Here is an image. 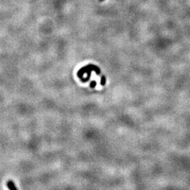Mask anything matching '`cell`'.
Masks as SVG:
<instances>
[{"label": "cell", "instance_id": "obj_2", "mask_svg": "<svg viewBox=\"0 0 190 190\" xmlns=\"http://www.w3.org/2000/svg\"><path fill=\"white\" fill-rule=\"evenodd\" d=\"M6 184L9 190H18L17 187H16L15 184H14V182L12 181V180H9V181L7 182Z\"/></svg>", "mask_w": 190, "mask_h": 190}, {"label": "cell", "instance_id": "obj_1", "mask_svg": "<svg viewBox=\"0 0 190 190\" xmlns=\"http://www.w3.org/2000/svg\"><path fill=\"white\" fill-rule=\"evenodd\" d=\"M92 71L96 72V73H97V75L100 74L101 73L100 69L97 66H95V65H93V64H90L80 68V71H79L78 73V76L81 79L83 77L84 74H85V73L87 74V78L85 80V82H84V83H87V82L88 81V80H90L91 73H92Z\"/></svg>", "mask_w": 190, "mask_h": 190}, {"label": "cell", "instance_id": "obj_4", "mask_svg": "<svg viewBox=\"0 0 190 190\" xmlns=\"http://www.w3.org/2000/svg\"><path fill=\"white\" fill-rule=\"evenodd\" d=\"M96 85H97V82H96L95 80H93V81L91 82V83H90V87L91 88H95Z\"/></svg>", "mask_w": 190, "mask_h": 190}, {"label": "cell", "instance_id": "obj_3", "mask_svg": "<svg viewBox=\"0 0 190 190\" xmlns=\"http://www.w3.org/2000/svg\"><path fill=\"white\" fill-rule=\"evenodd\" d=\"M106 81H107V80H106V77L104 76H103L102 77V79H101V85H104L106 84Z\"/></svg>", "mask_w": 190, "mask_h": 190}, {"label": "cell", "instance_id": "obj_5", "mask_svg": "<svg viewBox=\"0 0 190 190\" xmlns=\"http://www.w3.org/2000/svg\"><path fill=\"white\" fill-rule=\"evenodd\" d=\"M100 1H103V0H100Z\"/></svg>", "mask_w": 190, "mask_h": 190}]
</instances>
